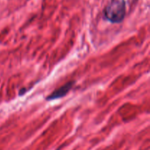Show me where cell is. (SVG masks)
<instances>
[{
  "mask_svg": "<svg viewBox=\"0 0 150 150\" xmlns=\"http://www.w3.org/2000/svg\"><path fill=\"white\" fill-rule=\"evenodd\" d=\"M73 83H74L73 82H67V83H66L65 85L62 86L61 88H58L57 90L54 91L51 95L48 96L47 97V100L56 99H59V98H61V97L64 96L69 92V91L71 89Z\"/></svg>",
  "mask_w": 150,
  "mask_h": 150,
  "instance_id": "7a4b0ae2",
  "label": "cell"
},
{
  "mask_svg": "<svg viewBox=\"0 0 150 150\" xmlns=\"http://www.w3.org/2000/svg\"><path fill=\"white\" fill-rule=\"evenodd\" d=\"M126 14V3L125 0H112L104 10L105 18L113 23H120Z\"/></svg>",
  "mask_w": 150,
  "mask_h": 150,
  "instance_id": "6da1fadb",
  "label": "cell"
}]
</instances>
